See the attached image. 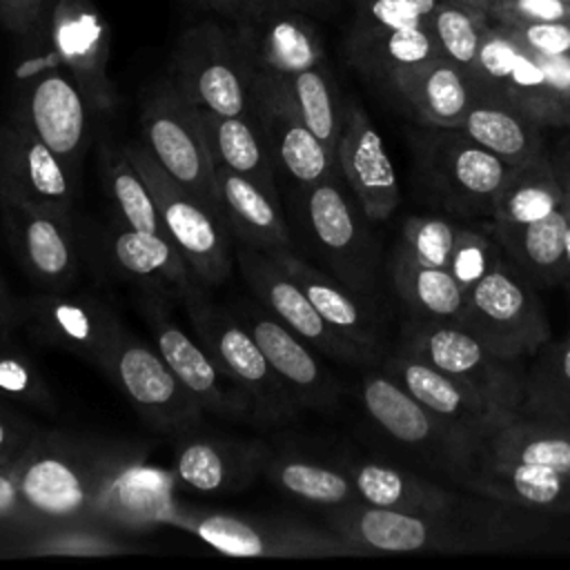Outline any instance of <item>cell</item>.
<instances>
[{
  "label": "cell",
  "mask_w": 570,
  "mask_h": 570,
  "mask_svg": "<svg viewBox=\"0 0 570 570\" xmlns=\"http://www.w3.org/2000/svg\"><path fill=\"white\" fill-rule=\"evenodd\" d=\"M459 485L512 508L570 514V416L521 403L474 436Z\"/></svg>",
  "instance_id": "obj_1"
},
{
  "label": "cell",
  "mask_w": 570,
  "mask_h": 570,
  "mask_svg": "<svg viewBox=\"0 0 570 570\" xmlns=\"http://www.w3.org/2000/svg\"><path fill=\"white\" fill-rule=\"evenodd\" d=\"M129 445L40 430L18 463V490L27 530L96 525L105 481Z\"/></svg>",
  "instance_id": "obj_2"
},
{
  "label": "cell",
  "mask_w": 570,
  "mask_h": 570,
  "mask_svg": "<svg viewBox=\"0 0 570 570\" xmlns=\"http://www.w3.org/2000/svg\"><path fill=\"white\" fill-rule=\"evenodd\" d=\"M503 503L485 508L481 501L459 512L414 514L354 501L332 508L330 528L361 552H479L517 543L523 534L497 512Z\"/></svg>",
  "instance_id": "obj_3"
},
{
  "label": "cell",
  "mask_w": 570,
  "mask_h": 570,
  "mask_svg": "<svg viewBox=\"0 0 570 570\" xmlns=\"http://www.w3.org/2000/svg\"><path fill=\"white\" fill-rule=\"evenodd\" d=\"M180 301L196 338L212 354L220 372L243 392L249 421L272 425L292 419L301 407L298 401L274 372L240 318L229 307L209 301L200 285L189 289Z\"/></svg>",
  "instance_id": "obj_4"
},
{
  "label": "cell",
  "mask_w": 570,
  "mask_h": 570,
  "mask_svg": "<svg viewBox=\"0 0 570 570\" xmlns=\"http://www.w3.org/2000/svg\"><path fill=\"white\" fill-rule=\"evenodd\" d=\"M419 183L436 207L454 216H490L514 169L459 127H428L414 136Z\"/></svg>",
  "instance_id": "obj_5"
},
{
  "label": "cell",
  "mask_w": 570,
  "mask_h": 570,
  "mask_svg": "<svg viewBox=\"0 0 570 570\" xmlns=\"http://www.w3.org/2000/svg\"><path fill=\"white\" fill-rule=\"evenodd\" d=\"M459 325L508 361L534 356L550 341V323L532 281L501 256L465 294Z\"/></svg>",
  "instance_id": "obj_6"
},
{
  "label": "cell",
  "mask_w": 570,
  "mask_h": 570,
  "mask_svg": "<svg viewBox=\"0 0 570 570\" xmlns=\"http://www.w3.org/2000/svg\"><path fill=\"white\" fill-rule=\"evenodd\" d=\"M169 80L198 109L252 114V69L232 22L205 20L187 27L176 42Z\"/></svg>",
  "instance_id": "obj_7"
},
{
  "label": "cell",
  "mask_w": 570,
  "mask_h": 570,
  "mask_svg": "<svg viewBox=\"0 0 570 570\" xmlns=\"http://www.w3.org/2000/svg\"><path fill=\"white\" fill-rule=\"evenodd\" d=\"M361 401L367 416L392 441L459 483L468 470L476 434L425 407L385 370L363 376Z\"/></svg>",
  "instance_id": "obj_8"
},
{
  "label": "cell",
  "mask_w": 570,
  "mask_h": 570,
  "mask_svg": "<svg viewBox=\"0 0 570 570\" xmlns=\"http://www.w3.org/2000/svg\"><path fill=\"white\" fill-rule=\"evenodd\" d=\"M125 151L145 176L165 236L180 252L194 278L207 287L227 281L234 261L227 223L200 198L180 187L145 147L125 145Z\"/></svg>",
  "instance_id": "obj_9"
},
{
  "label": "cell",
  "mask_w": 570,
  "mask_h": 570,
  "mask_svg": "<svg viewBox=\"0 0 570 570\" xmlns=\"http://www.w3.org/2000/svg\"><path fill=\"white\" fill-rule=\"evenodd\" d=\"M140 131L145 149L189 194L220 216L216 165L200 125L198 109L171 80L156 85L142 100ZM223 218V216H220Z\"/></svg>",
  "instance_id": "obj_10"
},
{
  "label": "cell",
  "mask_w": 570,
  "mask_h": 570,
  "mask_svg": "<svg viewBox=\"0 0 570 570\" xmlns=\"http://www.w3.org/2000/svg\"><path fill=\"white\" fill-rule=\"evenodd\" d=\"M16 80L13 118L24 122L49 149L78 171L87 147L89 102L76 80L58 62L49 42L45 56H31L20 62Z\"/></svg>",
  "instance_id": "obj_11"
},
{
  "label": "cell",
  "mask_w": 570,
  "mask_h": 570,
  "mask_svg": "<svg viewBox=\"0 0 570 570\" xmlns=\"http://www.w3.org/2000/svg\"><path fill=\"white\" fill-rule=\"evenodd\" d=\"M401 350L463 381L505 410L523 403L528 374H523L519 361L494 354L459 323L414 316L405 330Z\"/></svg>",
  "instance_id": "obj_12"
},
{
  "label": "cell",
  "mask_w": 570,
  "mask_h": 570,
  "mask_svg": "<svg viewBox=\"0 0 570 570\" xmlns=\"http://www.w3.org/2000/svg\"><path fill=\"white\" fill-rule=\"evenodd\" d=\"M476 96L499 100L539 127H570V96L559 91L530 51L490 22L468 76Z\"/></svg>",
  "instance_id": "obj_13"
},
{
  "label": "cell",
  "mask_w": 570,
  "mask_h": 570,
  "mask_svg": "<svg viewBox=\"0 0 570 570\" xmlns=\"http://www.w3.org/2000/svg\"><path fill=\"white\" fill-rule=\"evenodd\" d=\"M174 525L227 557H345L356 554L336 532H323L289 519H263L232 512L183 510Z\"/></svg>",
  "instance_id": "obj_14"
},
{
  "label": "cell",
  "mask_w": 570,
  "mask_h": 570,
  "mask_svg": "<svg viewBox=\"0 0 570 570\" xmlns=\"http://www.w3.org/2000/svg\"><path fill=\"white\" fill-rule=\"evenodd\" d=\"M303 189L305 220L321 256L343 285L361 296H370L376 289L379 276V249L367 229L370 218L356 198L345 196L336 174Z\"/></svg>",
  "instance_id": "obj_15"
},
{
  "label": "cell",
  "mask_w": 570,
  "mask_h": 570,
  "mask_svg": "<svg viewBox=\"0 0 570 570\" xmlns=\"http://www.w3.org/2000/svg\"><path fill=\"white\" fill-rule=\"evenodd\" d=\"M100 370L154 428L185 434L200 425L205 412L196 399L180 385L158 350L136 338L125 325L109 345Z\"/></svg>",
  "instance_id": "obj_16"
},
{
  "label": "cell",
  "mask_w": 570,
  "mask_h": 570,
  "mask_svg": "<svg viewBox=\"0 0 570 570\" xmlns=\"http://www.w3.org/2000/svg\"><path fill=\"white\" fill-rule=\"evenodd\" d=\"M232 24L252 73L285 78L325 62L316 24L292 4L254 0Z\"/></svg>",
  "instance_id": "obj_17"
},
{
  "label": "cell",
  "mask_w": 570,
  "mask_h": 570,
  "mask_svg": "<svg viewBox=\"0 0 570 570\" xmlns=\"http://www.w3.org/2000/svg\"><path fill=\"white\" fill-rule=\"evenodd\" d=\"M140 309L154 332V343L180 385L196 399L203 412L227 419H249L243 392L220 372L198 338H191L167 312L165 292L142 287Z\"/></svg>",
  "instance_id": "obj_18"
},
{
  "label": "cell",
  "mask_w": 570,
  "mask_h": 570,
  "mask_svg": "<svg viewBox=\"0 0 570 570\" xmlns=\"http://www.w3.org/2000/svg\"><path fill=\"white\" fill-rule=\"evenodd\" d=\"M234 258L256 301L294 334H298L330 358H338L352 365H370V358L354 343L343 338L325 323L301 285L281 267L272 254L240 243L234 249Z\"/></svg>",
  "instance_id": "obj_19"
},
{
  "label": "cell",
  "mask_w": 570,
  "mask_h": 570,
  "mask_svg": "<svg viewBox=\"0 0 570 570\" xmlns=\"http://www.w3.org/2000/svg\"><path fill=\"white\" fill-rule=\"evenodd\" d=\"M45 36L89 109H114L118 94L107 73L111 33L100 9L91 0H53Z\"/></svg>",
  "instance_id": "obj_20"
},
{
  "label": "cell",
  "mask_w": 570,
  "mask_h": 570,
  "mask_svg": "<svg viewBox=\"0 0 570 570\" xmlns=\"http://www.w3.org/2000/svg\"><path fill=\"white\" fill-rule=\"evenodd\" d=\"M40 343L65 347L100 367L122 323L98 298L42 289L18 301L16 325Z\"/></svg>",
  "instance_id": "obj_21"
},
{
  "label": "cell",
  "mask_w": 570,
  "mask_h": 570,
  "mask_svg": "<svg viewBox=\"0 0 570 570\" xmlns=\"http://www.w3.org/2000/svg\"><path fill=\"white\" fill-rule=\"evenodd\" d=\"M176 474L147 461L142 448L129 445L109 472L96 508V525L111 532H140L171 523L180 512L174 499Z\"/></svg>",
  "instance_id": "obj_22"
},
{
  "label": "cell",
  "mask_w": 570,
  "mask_h": 570,
  "mask_svg": "<svg viewBox=\"0 0 570 570\" xmlns=\"http://www.w3.org/2000/svg\"><path fill=\"white\" fill-rule=\"evenodd\" d=\"M78 191L73 171L24 122L0 125V196L71 214Z\"/></svg>",
  "instance_id": "obj_23"
},
{
  "label": "cell",
  "mask_w": 570,
  "mask_h": 570,
  "mask_svg": "<svg viewBox=\"0 0 570 570\" xmlns=\"http://www.w3.org/2000/svg\"><path fill=\"white\" fill-rule=\"evenodd\" d=\"M0 212L22 269L42 289L67 292L80 272L67 212L33 207L0 196Z\"/></svg>",
  "instance_id": "obj_24"
},
{
  "label": "cell",
  "mask_w": 570,
  "mask_h": 570,
  "mask_svg": "<svg viewBox=\"0 0 570 570\" xmlns=\"http://www.w3.org/2000/svg\"><path fill=\"white\" fill-rule=\"evenodd\" d=\"M252 114L265 134L274 160L298 185L309 187L336 174V156L303 122L274 76L252 73Z\"/></svg>",
  "instance_id": "obj_25"
},
{
  "label": "cell",
  "mask_w": 570,
  "mask_h": 570,
  "mask_svg": "<svg viewBox=\"0 0 570 570\" xmlns=\"http://www.w3.org/2000/svg\"><path fill=\"white\" fill-rule=\"evenodd\" d=\"M229 309L249 330L265 358L283 379V383L292 390L301 407L332 410L338 403L341 385L332 376V372L321 365V361L307 347V341L294 334L258 301L243 298L236 301Z\"/></svg>",
  "instance_id": "obj_26"
},
{
  "label": "cell",
  "mask_w": 570,
  "mask_h": 570,
  "mask_svg": "<svg viewBox=\"0 0 570 570\" xmlns=\"http://www.w3.org/2000/svg\"><path fill=\"white\" fill-rule=\"evenodd\" d=\"M336 165L363 214L387 220L401 203L399 178L379 129L358 102H347L336 145Z\"/></svg>",
  "instance_id": "obj_27"
},
{
  "label": "cell",
  "mask_w": 570,
  "mask_h": 570,
  "mask_svg": "<svg viewBox=\"0 0 570 570\" xmlns=\"http://www.w3.org/2000/svg\"><path fill=\"white\" fill-rule=\"evenodd\" d=\"M381 370H385L394 381H399L425 407L470 430L476 436L488 432L499 419L512 412L497 405L494 401H490L474 387L465 385L463 381L441 372L439 367L403 350L387 356Z\"/></svg>",
  "instance_id": "obj_28"
},
{
  "label": "cell",
  "mask_w": 570,
  "mask_h": 570,
  "mask_svg": "<svg viewBox=\"0 0 570 570\" xmlns=\"http://www.w3.org/2000/svg\"><path fill=\"white\" fill-rule=\"evenodd\" d=\"M272 256L301 285V289L307 294L325 323L343 338L354 343L370 358V363H376L383 350L381 323L376 321L363 296L343 285L338 278L323 274L321 269L296 256L294 249H278L272 252Z\"/></svg>",
  "instance_id": "obj_29"
},
{
  "label": "cell",
  "mask_w": 570,
  "mask_h": 570,
  "mask_svg": "<svg viewBox=\"0 0 570 570\" xmlns=\"http://www.w3.org/2000/svg\"><path fill=\"white\" fill-rule=\"evenodd\" d=\"M267 461L269 454L263 443L203 436L180 443L174 474L196 492H238L265 472Z\"/></svg>",
  "instance_id": "obj_30"
},
{
  "label": "cell",
  "mask_w": 570,
  "mask_h": 570,
  "mask_svg": "<svg viewBox=\"0 0 570 570\" xmlns=\"http://www.w3.org/2000/svg\"><path fill=\"white\" fill-rule=\"evenodd\" d=\"M350 474L358 501L376 508L432 514V512H459L476 505L479 501L443 488L410 470L396 468L385 461L365 459L345 468Z\"/></svg>",
  "instance_id": "obj_31"
},
{
  "label": "cell",
  "mask_w": 570,
  "mask_h": 570,
  "mask_svg": "<svg viewBox=\"0 0 570 570\" xmlns=\"http://www.w3.org/2000/svg\"><path fill=\"white\" fill-rule=\"evenodd\" d=\"M385 89L428 127H461L474 98L465 71L445 56L396 76Z\"/></svg>",
  "instance_id": "obj_32"
},
{
  "label": "cell",
  "mask_w": 570,
  "mask_h": 570,
  "mask_svg": "<svg viewBox=\"0 0 570 570\" xmlns=\"http://www.w3.org/2000/svg\"><path fill=\"white\" fill-rule=\"evenodd\" d=\"M216 196L229 234L238 236L240 243L269 254L292 249L278 191H269L227 167H216Z\"/></svg>",
  "instance_id": "obj_33"
},
{
  "label": "cell",
  "mask_w": 570,
  "mask_h": 570,
  "mask_svg": "<svg viewBox=\"0 0 570 570\" xmlns=\"http://www.w3.org/2000/svg\"><path fill=\"white\" fill-rule=\"evenodd\" d=\"M107 254L111 263L142 287H156L183 298L189 289L200 285L180 252L163 234L131 229L118 220L107 234Z\"/></svg>",
  "instance_id": "obj_34"
},
{
  "label": "cell",
  "mask_w": 570,
  "mask_h": 570,
  "mask_svg": "<svg viewBox=\"0 0 570 570\" xmlns=\"http://www.w3.org/2000/svg\"><path fill=\"white\" fill-rule=\"evenodd\" d=\"M459 129H463L472 140L499 156L514 171L550 158L543 147V127H539L517 109L485 96L474 94L472 105Z\"/></svg>",
  "instance_id": "obj_35"
},
{
  "label": "cell",
  "mask_w": 570,
  "mask_h": 570,
  "mask_svg": "<svg viewBox=\"0 0 570 570\" xmlns=\"http://www.w3.org/2000/svg\"><path fill=\"white\" fill-rule=\"evenodd\" d=\"M198 116L216 167H227L229 171H236L263 185L265 189L276 191V160L254 114L220 116L198 109Z\"/></svg>",
  "instance_id": "obj_36"
},
{
  "label": "cell",
  "mask_w": 570,
  "mask_h": 570,
  "mask_svg": "<svg viewBox=\"0 0 570 570\" xmlns=\"http://www.w3.org/2000/svg\"><path fill=\"white\" fill-rule=\"evenodd\" d=\"M347 56L363 76L387 87L396 76L443 53L434 33L425 24L379 33H350Z\"/></svg>",
  "instance_id": "obj_37"
},
{
  "label": "cell",
  "mask_w": 570,
  "mask_h": 570,
  "mask_svg": "<svg viewBox=\"0 0 570 570\" xmlns=\"http://www.w3.org/2000/svg\"><path fill=\"white\" fill-rule=\"evenodd\" d=\"M568 225L570 216L566 207H561L550 216L525 225L492 220V236L530 281L557 285L566 283L563 249Z\"/></svg>",
  "instance_id": "obj_38"
},
{
  "label": "cell",
  "mask_w": 570,
  "mask_h": 570,
  "mask_svg": "<svg viewBox=\"0 0 570 570\" xmlns=\"http://www.w3.org/2000/svg\"><path fill=\"white\" fill-rule=\"evenodd\" d=\"M387 272L396 294L414 316L461 323L465 292L448 269L428 265L394 245Z\"/></svg>",
  "instance_id": "obj_39"
},
{
  "label": "cell",
  "mask_w": 570,
  "mask_h": 570,
  "mask_svg": "<svg viewBox=\"0 0 570 570\" xmlns=\"http://www.w3.org/2000/svg\"><path fill=\"white\" fill-rule=\"evenodd\" d=\"M563 207V187L554 163L541 160L512 174L497 196L490 220L525 225L550 216Z\"/></svg>",
  "instance_id": "obj_40"
},
{
  "label": "cell",
  "mask_w": 570,
  "mask_h": 570,
  "mask_svg": "<svg viewBox=\"0 0 570 570\" xmlns=\"http://www.w3.org/2000/svg\"><path fill=\"white\" fill-rule=\"evenodd\" d=\"M276 80L285 89L303 122L336 156L345 107L341 105L338 89L334 85L327 62Z\"/></svg>",
  "instance_id": "obj_41"
},
{
  "label": "cell",
  "mask_w": 570,
  "mask_h": 570,
  "mask_svg": "<svg viewBox=\"0 0 570 570\" xmlns=\"http://www.w3.org/2000/svg\"><path fill=\"white\" fill-rule=\"evenodd\" d=\"M265 474L289 497L314 505L341 508L358 501L350 474L332 465H321L298 456H269Z\"/></svg>",
  "instance_id": "obj_42"
},
{
  "label": "cell",
  "mask_w": 570,
  "mask_h": 570,
  "mask_svg": "<svg viewBox=\"0 0 570 570\" xmlns=\"http://www.w3.org/2000/svg\"><path fill=\"white\" fill-rule=\"evenodd\" d=\"M102 176L120 223H125L131 229L165 236L151 189L140 169L127 156L125 147H105Z\"/></svg>",
  "instance_id": "obj_43"
},
{
  "label": "cell",
  "mask_w": 570,
  "mask_h": 570,
  "mask_svg": "<svg viewBox=\"0 0 570 570\" xmlns=\"http://www.w3.org/2000/svg\"><path fill=\"white\" fill-rule=\"evenodd\" d=\"M428 27L436 38L441 53L470 76L476 65L481 38L490 27V16L472 7L439 0L428 18Z\"/></svg>",
  "instance_id": "obj_44"
},
{
  "label": "cell",
  "mask_w": 570,
  "mask_h": 570,
  "mask_svg": "<svg viewBox=\"0 0 570 570\" xmlns=\"http://www.w3.org/2000/svg\"><path fill=\"white\" fill-rule=\"evenodd\" d=\"M541 356L525 379L523 405L570 416V336L539 350Z\"/></svg>",
  "instance_id": "obj_45"
},
{
  "label": "cell",
  "mask_w": 570,
  "mask_h": 570,
  "mask_svg": "<svg viewBox=\"0 0 570 570\" xmlns=\"http://www.w3.org/2000/svg\"><path fill=\"white\" fill-rule=\"evenodd\" d=\"M0 396L9 403L29 405L42 412L53 410V396L29 354L11 338V330L0 332Z\"/></svg>",
  "instance_id": "obj_46"
},
{
  "label": "cell",
  "mask_w": 570,
  "mask_h": 570,
  "mask_svg": "<svg viewBox=\"0 0 570 570\" xmlns=\"http://www.w3.org/2000/svg\"><path fill=\"white\" fill-rule=\"evenodd\" d=\"M36 537L24 546L29 554H62V557H102L118 554L127 550L116 539V532L89 525V523H69L51 525L33 532Z\"/></svg>",
  "instance_id": "obj_47"
},
{
  "label": "cell",
  "mask_w": 570,
  "mask_h": 570,
  "mask_svg": "<svg viewBox=\"0 0 570 570\" xmlns=\"http://www.w3.org/2000/svg\"><path fill=\"white\" fill-rule=\"evenodd\" d=\"M459 223L443 216H410L401 227L396 245L414 258L450 272Z\"/></svg>",
  "instance_id": "obj_48"
},
{
  "label": "cell",
  "mask_w": 570,
  "mask_h": 570,
  "mask_svg": "<svg viewBox=\"0 0 570 570\" xmlns=\"http://www.w3.org/2000/svg\"><path fill=\"white\" fill-rule=\"evenodd\" d=\"M499 256L501 252H499V243H494V236L490 238L481 229L459 225L452 256H450V274L468 294L470 287L481 276H485V272L497 263Z\"/></svg>",
  "instance_id": "obj_49"
},
{
  "label": "cell",
  "mask_w": 570,
  "mask_h": 570,
  "mask_svg": "<svg viewBox=\"0 0 570 570\" xmlns=\"http://www.w3.org/2000/svg\"><path fill=\"white\" fill-rule=\"evenodd\" d=\"M425 24L428 18L405 0H354L350 33H379Z\"/></svg>",
  "instance_id": "obj_50"
},
{
  "label": "cell",
  "mask_w": 570,
  "mask_h": 570,
  "mask_svg": "<svg viewBox=\"0 0 570 570\" xmlns=\"http://www.w3.org/2000/svg\"><path fill=\"white\" fill-rule=\"evenodd\" d=\"M499 24V22H497ZM508 36L530 53L570 56V20L501 24Z\"/></svg>",
  "instance_id": "obj_51"
},
{
  "label": "cell",
  "mask_w": 570,
  "mask_h": 570,
  "mask_svg": "<svg viewBox=\"0 0 570 570\" xmlns=\"http://www.w3.org/2000/svg\"><path fill=\"white\" fill-rule=\"evenodd\" d=\"M488 16L499 24L570 20V4L563 0H494Z\"/></svg>",
  "instance_id": "obj_52"
},
{
  "label": "cell",
  "mask_w": 570,
  "mask_h": 570,
  "mask_svg": "<svg viewBox=\"0 0 570 570\" xmlns=\"http://www.w3.org/2000/svg\"><path fill=\"white\" fill-rule=\"evenodd\" d=\"M38 432L40 428L11 410L9 401L0 396V468H16Z\"/></svg>",
  "instance_id": "obj_53"
},
{
  "label": "cell",
  "mask_w": 570,
  "mask_h": 570,
  "mask_svg": "<svg viewBox=\"0 0 570 570\" xmlns=\"http://www.w3.org/2000/svg\"><path fill=\"white\" fill-rule=\"evenodd\" d=\"M53 0H0V20L4 29L18 38H36L45 33Z\"/></svg>",
  "instance_id": "obj_54"
},
{
  "label": "cell",
  "mask_w": 570,
  "mask_h": 570,
  "mask_svg": "<svg viewBox=\"0 0 570 570\" xmlns=\"http://www.w3.org/2000/svg\"><path fill=\"white\" fill-rule=\"evenodd\" d=\"M0 525H18L27 530V514L18 490V465L0 468Z\"/></svg>",
  "instance_id": "obj_55"
},
{
  "label": "cell",
  "mask_w": 570,
  "mask_h": 570,
  "mask_svg": "<svg viewBox=\"0 0 570 570\" xmlns=\"http://www.w3.org/2000/svg\"><path fill=\"white\" fill-rule=\"evenodd\" d=\"M532 56L543 67L550 82L559 91L570 96V56H539V53H532Z\"/></svg>",
  "instance_id": "obj_56"
},
{
  "label": "cell",
  "mask_w": 570,
  "mask_h": 570,
  "mask_svg": "<svg viewBox=\"0 0 570 570\" xmlns=\"http://www.w3.org/2000/svg\"><path fill=\"white\" fill-rule=\"evenodd\" d=\"M16 314H18V301L13 298L0 269V332L11 330L16 325Z\"/></svg>",
  "instance_id": "obj_57"
},
{
  "label": "cell",
  "mask_w": 570,
  "mask_h": 570,
  "mask_svg": "<svg viewBox=\"0 0 570 570\" xmlns=\"http://www.w3.org/2000/svg\"><path fill=\"white\" fill-rule=\"evenodd\" d=\"M212 11L223 16L227 22L238 20L254 0H203Z\"/></svg>",
  "instance_id": "obj_58"
},
{
  "label": "cell",
  "mask_w": 570,
  "mask_h": 570,
  "mask_svg": "<svg viewBox=\"0 0 570 570\" xmlns=\"http://www.w3.org/2000/svg\"><path fill=\"white\" fill-rule=\"evenodd\" d=\"M557 174H559V180H561V187H563V207L570 216V165L557 167Z\"/></svg>",
  "instance_id": "obj_59"
},
{
  "label": "cell",
  "mask_w": 570,
  "mask_h": 570,
  "mask_svg": "<svg viewBox=\"0 0 570 570\" xmlns=\"http://www.w3.org/2000/svg\"><path fill=\"white\" fill-rule=\"evenodd\" d=\"M278 2H285V4H292V7H296V9H301V11H314V9H323V7H327V4H332L334 0H278Z\"/></svg>",
  "instance_id": "obj_60"
},
{
  "label": "cell",
  "mask_w": 570,
  "mask_h": 570,
  "mask_svg": "<svg viewBox=\"0 0 570 570\" xmlns=\"http://www.w3.org/2000/svg\"><path fill=\"white\" fill-rule=\"evenodd\" d=\"M405 2H410L412 7H416L425 18H430L432 11H434L436 4H439V0H405Z\"/></svg>",
  "instance_id": "obj_61"
},
{
  "label": "cell",
  "mask_w": 570,
  "mask_h": 570,
  "mask_svg": "<svg viewBox=\"0 0 570 570\" xmlns=\"http://www.w3.org/2000/svg\"><path fill=\"white\" fill-rule=\"evenodd\" d=\"M448 2H456V4L472 7V9H479V11H485V13H488L494 0H448Z\"/></svg>",
  "instance_id": "obj_62"
},
{
  "label": "cell",
  "mask_w": 570,
  "mask_h": 570,
  "mask_svg": "<svg viewBox=\"0 0 570 570\" xmlns=\"http://www.w3.org/2000/svg\"><path fill=\"white\" fill-rule=\"evenodd\" d=\"M563 261H566V283L570 285V225L566 232V249H563Z\"/></svg>",
  "instance_id": "obj_63"
},
{
  "label": "cell",
  "mask_w": 570,
  "mask_h": 570,
  "mask_svg": "<svg viewBox=\"0 0 570 570\" xmlns=\"http://www.w3.org/2000/svg\"><path fill=\"white\" fill-rule=\"evenodd\" d=\"M563 2H568V4H570V0H563Z\"/></svg>",
  "instance_id": "obj_64"
}]
</instances>
